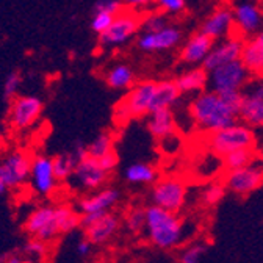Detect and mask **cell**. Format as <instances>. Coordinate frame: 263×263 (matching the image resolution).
Masks as SVG:
<instances>
[{
  "instance_id": "cell-5",
  "label": "cell",
  "mask_w": 263,
  "mask_h": 263,
  "mask_svg": "<svg viewBox=\"0 0 263 263\" xmlns=\"http://www.w3.org/2000/svg\"><path fill=\"white\" fill-rule=\"evenodd\" d=\"M255 132L245 122H235L234 125L216 130L207 135V144L213 154L222 157L232 151L254 147L255 146Z\"/></svg>"
},
{
  "instance_id": "cell-38",
  "label": "cell",
  "mask_w": 263,
  "mask_h": 263,
  "mask_svg": "<svg viewBox=\"0 0 263 263\" xmlns=\"http://www.w3.org/2000/svg\"><path fill=\"white\" fill-rule=\"evenodd\" d=\"M22 83V77L19 72H10L4 82V99H7V101H11V99H14L19 86Z\"/></svg>"
},
{
  "instance_id": "cell-20",
  "label": "cell",
  "mask_w": 263,
  "mask_h": 263,
  "mask_svg": "<svg viewBox=\"0 0 263 263\" xmlns=\"http://www.w3.org/2000/svg\"><path fill=\"white\" fill-rule=\"evenodd\" d=\"M121 199V193L116 188H101L79 201L80 213H92V212H110Z\"/></svg>"
},
{
  "instance_id": "cell-37",
  "label": "cell",
  "mask_w": 263,
  "mask_h": 263,
  "mask_svg": "<svg viewBox=\"0 0 263 263\" xmlns=\"http://www.w3.org/2000/svg\"><path fill=\"white\" fill-rule=\"evenodd\" d=\"M205 252H207L205 245H201V243L193 245V246L186 248V249L182 252V255H180V263H199Z\"/></svg>"
},
{
  "instance_id": "cell-24",
  "label": "cell",
  "mask_w": 263,
  "mask_h": 263,
  "mask_svg": "<svg viewBox=\"0 0 263 263\" xmlns=\"http://www.w3.org/2000/svg\"><path fill=\"white\" fill-rule=\"evenodd\" d=\"M174 80L182 94H199L209 86V71L204 66H191Z\"/></svg>"
},
{
  "instance_id": "cell-14",
  "label": "cell",
  "mask_w": 263,
  "mask_h": 263,
  "mask_svg": "<svg viewBox=\"0 0 263 263\" xmlns=\"http://www.w3.org/2000/svg\"><path fill=\"white\" fill-rule=\"evenodd\" d=\"M43 101L36 96H19L10 107V124L16 130H25L35 124L43 113Z\"/></svg>"
},
{
  "instance_id": "cell-45",
  "label": "cell",
  "mask_w": 263,
  "mask_h": 263,
  "mask_svg": "<svg viewBox=\"0 0 263 263\" xmlns=\"http://www.w3.org/2000/svg\"><path fill=\"white\" fill-rule=\"evenodd\" d=\"M10 257V254H4V255H0V263H5V260Z\"/></svg>"
},
{
  "instance_id": "cell-18",
  "label": "cell",
  "mask_w": 263,
  "mask_h": 263,
  "mask_svg": "<svg viewBox=\"0 0 263 263\" xmlns=\"http://www.w3.org/2000/svg\"><path fill=\"white\" fill-rule=\"evenodd\" d=\"M31 186L38 194L49 196L57 185V177L53 171V158L47 155H36L31 160V171H30Z\"/></svg>"
},
{
  "instance_id": "cell-39",
  "label": "cell",
  "mask_w": 263,
  "mask_h": 263,
  "mask_svg": "<svg viewBox=\"0 0 263 263\" xmlns=\"http://www.w3.org/2000/svg\"><path fill=\"white\" fill-rule=\"evenodd\" d=\"M47 252V246H46V241L33 237L31 240H28L25 245H24V254L27 255H31V257H43L44 254Z\"/></svg>"
},
{
  "instance_id": "cell-44",
  "label": "cell",
  "mask_w": 263,
  "mask_h": 263,
  "mask_svg": "<svg viewBox=\"0 0 263 263\" xmlns=\"http://www.w3.org/2000/svg\"><path fill=\"white\" fill-rule=\"evenodd\" d=\"M7 190H8V185H7V182H5V179H4L2 170H0V196H2Z\"/></svg>"
},
{
  "instance_id": "cell-31",
  "label": "cell",
  "mask_w": 263,
  "mask_h": 263,
  "mask_svg": "<svg viewBox=\"0 0 263 263\" xmlns=\"http://www.w3.org/2000/svg\"><path fill=\"white\" fill-rule=\"evenodd\" d=\"M226 185L219 183V182H213L210 185H207L202 193H201V202L205 207H215L218 205L226 196Z\"/></svg>"
},
{
  "instance_id": "cell-22",
  "label": "cell",
  "mask_w": 263,
  "mask_h": 263,
  "mask_svg": "<svg viewBox=\"0 0 263 263\" xmlns=\"http://www.w3.org/2000/svg\"><path fill=\"white\" fill-rule=\"evenodd\" d=\"M146 127L155 140H166L177 132V121L171 108H161L147 115Z\"/></svg>"
},
{
  "instance_id": "cell-41",
  "label": "cell",
  "mask_w": 263,
  "mask_h": 263,
  "mask_svg": "<svg viewBox=\"0 0 263 263\" xmlns=\"http://www.w3.org/2000/svg\"><path fill=\"white\" fill-rule=\"evenodd\" d=\"M97 160H99V163H101V166H102L108 174H110L111 171H115V170H116L118 161H119L118 154H116L115 151L108 152L107 155H104V157H101V158H97Z\"/></svg>"
},
{
  "instance_id": "cell-40",
  "label": "cell",
  "mask_w": 263,
  "mask_h": 263,
  "mask_svg": "<svg viewBox=\"0 0 263 263\" xmlns=\"http://www.w3.org/2000/svg\"><path fill=\"white\" fill-rule=\"evenodd\" d=\"M124 8L134 10L138 13H146L155 7V0H121Z\"/></svg>"
},
{
  "instance_id": "cell-4",
  "label": "cell",
  "mask_w": 263,
  "mask_h": 263,
  "mask_svg": "<svg viewBox=\"0 0 263 263\" xmlns=\"http://www.w3.org/2000/svg\"><path fill=\"white\" fill-rule=\"evenodd\" d=\"M143 24V13L124 8L116 14L113 24L99 35V46L104 49H119L134 40Z\"/></svg>"
},
{
  "instance_id": "cell-21",
  "label": "cell",
  "mask_w": 263,
  "mask_h": 263,
  "mask_svg": "<svg viewBox=\"0 0 263 263\" xmlns=\"http://www.w3.org/2000/svg\"><path fill=\"white\" fill-rule=\"evenodd\" d=\"M241 61L254 77H263V28L245 40Z\"/></svg>"
},
{
  "instance_id": "cell-33",
  "label": "cell",
  "mask_w": 263,
  "mask_h": 263,
  "mask_svg": "<svg viewBox=\"0 0 263 263\" xmlns=\"http://www.w3.org/2000/svg\"><path fill=\"white\" fill-rule=\"evenodd\" d=\"M125 226L130 232L140 234L146 229V209H132L125 216Z\"/></svg>"
},
{
  "instance_id": "cell-9",
  "label": "cell",
  "mask_w": 263,
  "mask_h": 263,
  "mask_svg": "<svg viewBox=\"0 0 263 263\" xmlns=\"http://www.w3.org/2000/svg\"><path fill=\"white\" fill-rule=\"evenodd\" d=\"M183 40L182 30L174 25L168 24L161 30L157 31H143L137 36V46L144 53H160L176 49Z\"/></svg>"
},
{
  "instance_id": "cell-17",
  "label": "cell",
  "mask_w": 263,
  "mask_h": 263,
  "mask_svg": "<svg viewBox=\"0 0 263 263\" xmlns=\"http://www.w3.org/2000/svg\"><path fill=\"white\" fill-rule=\"evenodd\" d=\"M201 31L205 33L207 36H210L213 41H219L235 33V19H234L232 7L221 5L216 10H213L204 19L201 25Z\"/></svg>"
},
{
  "instance_id": "cell-7",
  "label": "cell",
  "mask_w": 263,
  "mask_h": 263,
  "mask_svg": "<svg viewBox=\"0 0 263 263\" xmlns=\"http://www.w3.org/2000/svg\"><path fill=\"white\" fill-rule=\"evenodd\" d=\"M251 72L241 60L230 61L227 64L218 66L209 72V85L213 91H232V89H245V86L251 82Z\"/></svg>"
},
{
  "instance_id": "cell-43",
  "label": "cell",
  "mask_w": 263,
  "mask_h": 263,
  "mask_svg": "<svg viewBox=\"0 0 263 263\" xmlns=\"http://www.w3.org/2000/svg\"><path fill=\"white\" fill-rule=\"evenodd\" d=\"M5 263H25V261H24V258H22L21 255H17V254H11V252H10V257L5 260Z\"/></svg>"
},
{
  "instance_id": "cell-25",
  "label": "cell",
  "mask_w": 263,
  "mask_h": 263,
  "mask_svg": "<svg viewBox=\"0 0 263 263\" xmlns=\"http://www.w3.org/2000/svg\"><path fill=\"white\" fill-rule=\"evenodd\" d=\"M104 80L108 88H111L115 91H125L137 83V74L130 64L116 63L105 71Z\"/></svg>"
},
{
  "instance_id": "cell-34",
  "label": "cell",
  "mask_w": 263,
  "mask_h": 263,
  "mask_svg": "<svg viewBox=\"0 0 263 263\" xmlns=\"http://www.w3.org/2000/svg\"><path fill=\"white\" fill-rule=\"evenodd\" d=\"M155 8L168 16H179L186 10V0H155Z\"/></svg>"
},
{
  "instance_id": "cell-3",
  "label": "cell",
  "mask_w": 263,
  "mask_h": 263,
  "mask_svg": "<svg viewBox=\"0 0 263 263\" xmlns=\"http://www.w3.org/2000/svg\"><path fill=\"white\" fill-rule=\"evenodd\" d=\"M155 80H140L128 89L125 97L115 108V119L119 124H125L130 119L143 118L151 113L152 99L155 94Z\"/></svg>"
},
{
  "instance_id": "cell-8",
  "label": "cell",
  "mask_w": 263,
  "mask_h": 263,
  "mask_svg": "<svg viewBox=\"0 0 263 263\" xmlns=\"http://www.w3.org/2000/svg\"><path fill=\"white\" fill-rule=\"evenodd\" d=\"M25 232L31 237H36L43 241H49L61 234L60 226V215L58 207L43 205L36 210H33L31 215L27 218Z\"/></svg>"
},
{
  "instance_id": "cell-30",
  "label": "cell",
  "mask_w": 263,
  "mask_h": 263,
  "mask_svg": "<svg viewBox=\"0 0 263 263\" xmlns=\"http://www.w3.org/2000/svg\"><path fill=\"white\" fill-rule=\"evenodd\" d=\"M113 146H115V141L110 134H99L88 144V155L92 158H101V157L107 155L108 152L115 151Z\"/></svg>"
},
{
  "instance_id": "cell-32",
  "label": "cell",
  "mask_w": 263,
  "mask_h": 263,
  "mask_svg": "<svg viewBox=\"0 0 263 263\" xmlns=\"http://www.w3.org/2000/svg\"><path fill=\"white\" fill-rule=\"evenodd\" d=\"M168 24H170L168 14H164L155 8V10H149V11L143 13L141 30L143 31H157V30H161L163 27H166Z\"/></svg>"
},
{
  "instance_id": "cell-42",
  "label": "cell",
  "mask_w": 263,
  "mask_h": 263,
  "mask_svg": "<svg viewBox=\"0 0 263 263\" xmlns=\"http://www.w3.org/2000/svg\"><path fill=\"white\" fill-rule=\"evenodd\" d=\"M91 246H92V243H91L88 238L80 240V241L77 243V254L82 255V257H86V255L91 252Z\"/></svg>"
},
{
  "instance_id": "cell-2",
  "label": "cell",
  "mask_w": 263,
  "mask_h": 263,
  "mask_svg": "<svg viewBox=\"0 0 263 263\" xmlns=\"http://www.w3.org/2000/svg\"><path fill=\"white\" fill-rule=\"evenodd\" d=\"M146 232L152 245L171 249L182 241L183 226L177 213L152 204L146 209Z\"/></svg>"
},
{
  "instance_id": "cell-28",
  "label": "cell",
  "mask_w": 263,
  "mask_h": 263,
  "mask_svg": "<svg viewBox=\"0 0 263 263\" xmlns=\"http://www.w3.org/2000/svg\"><path fill=\"white\" fill-rule=\"evenodd\" d=\"M221 158H222L224 170L234 171V170L243 168V166H246V164L252 163L255 160V151H254V147L237 149V151H232V152L222 155Z\"/></svg>"
},
{
  "instance_id": "cell-36",
  "label": "cell",
  "mask_w": 263,
  "mask_h": 263,
  "mask_svg": "<svg viewBox=\"0 0 263 263\" xmlns=\"http://www.w3.org/2000/svg\"><path fill=\"white\" fill-rule=\"evenodd\" d=\"M124 10L121 0H96L92 5V13H110L118 14Z\"/></svg>"
},
{
  "instance_id": "cell-11",
  "label": "cell",
  "mask_w": 263,
  "mask_h": 263,
  "mask_svg": "<svg viewBox=\"0 0 263 263\" xmlns=\"http://www.w3.org/2000/svg\"><path fill=\"white\" fill-rule=\"evenodd\" d=\"M224 185L235 194L248 196L263 185V163L252 161L234 171H227Z\"/></svg>"
},
{
  "instance_id": "cell-35",
  "label": "cell",
  "mask_w": 263,
  "mask_h": 263,
  "mask_svg": "<svg viewBox=\"0 0 263 263\" xmlns=\"http://www.w3.org/2000/svg\"><path fill=\"white\" fill-rule=\"evenodd\" d=\"M115 17L116 16L110 14V13H92L91 21H89V27H91V30L96 33V35L99 36L101 33L108 30V27L113 24Z\"/></svg>"
},
{
  "instance_id": "cell-19",
  "label": "cell",
  "mask_w": 263,
  "mask_h": 263,
  "mask_svg": "<svg viewBox=\"0 0 263 263\" xmlns=\"http://www.w3.org/2000/svg\"><path fill=\"white\" fill-rule=\"evenodd\" d=\"M213 46H215V41L199 30L182 44L179 58L183 64L202 66V63L205 61V58L210 53Z\"/></svg>"
},
{
  "instance_id": "cell-16",
  "label": "cell",
  "mask_w": 263,
  "mask_h": 263,
  "mask_svg": "<svg viewBox=\"0 0 263 263\" xmlns=\"http://www.w3.org/2000/svg\"><path fill=\"white\" fill-rule=\"evenodd\" d=\"M31 157L21 151H11L2 161H0V170H2L4 179L8 188H16L22 185L27 179H30L31 171Z\"/></svg>"
},
{
  "instance_id": "cell-1",
  "label": "cell",
  "mask_w": 263,
  "mask_h": 263,
  "mask_svg": "<svg viewBox=\"0 0 263 263\" xmlns=\"http://www.w3.org/2000/svg\"><path fill=\"white\" fill-rule=\"evenodd\" d=\"M188 111L194 127L207 135L240 121L238 111H235L224 101L222 96L213 89L196 94L190 102Z\"/></svg>"
},
{
  "instance_id": "cell-10",
  "label": "cell",
  "mask_w": 263,
  "mask_h": 263,
  "mask_svg": "<svg viewBox=\"0 0 263 263\" xmlns=\"http://www.w3.org/2000/svg\"><path fill=\"white\" fill-rule=\"evenodd\" d=\"M238 118L252 128H263V77L245 86Z\"/></svg>"
},
{
  "instance_id": "cell-13",
  "label": "cell",
  "mask_w": 263,
  "mask_h": 263,
  "mask_svg": "<svg viewBox=\"0 0 263 263\" xmlns=\"http://www.w3.org/2000/svg\"><path fill=\"white\" fill-rule=\"evenodd\" d=\"M108 179V173L101 166L97 158L86 157L77 163L71 176L72 185L80 191H96L101 190Z\"/></svg>"
},
{
  "instance_id": "cell-26",
  "label": "cell",
  "mask_w": 263,
  "mask_h": 263,
  "mask_svg": "<svg viewBox=\"0 0 263 263\" xmlns=\"http://www.w3.org/2000/svg\"><path fill=\"white\" fill-rule=\"evenodd\" d=\"M182 92L176 83V80L173 79H164L157 82V88H155V94L152 99V107L151 111L155 110H161V108H173L180 99Z\"/></svg>"
},
{
  "instance_id": "cell-27",
  "label": "cell",
  "mask_w": 263,
  "mask_h": 263,
  "mask_svg": "<svg viewBox=\"0 0 263 263\" xmlns=\"http://www.w3.org/2000/svg\"><path fill=\"white\" fill-rule=\"evenodd\" d=\"M124 179L134 185H151L157 180V170L151 163L135 161L125 168Z\"/></svg>"
},
{
  "instance_id": "cell-29",
  "label": "cell",
  "mask_w": 263,
  "mask_h": 263,
  "mask_svg": "<svg viewBox=\"0 0 263 263\" xmlns=\"http://www.w3.org/2000/svg\"><path fill=\"white\" fill-rule=\"evenodd\" d=\"M77 163H79V160L72 152H64V154L53 157V171H55L57 180L60 182V180L71 179Z\"/></svg>"
},
{
  "instance_id": "cell-15",
  "label": "cell",
  "mask_w": 263,
  "mask_h": 263,
  "mask_svg": "<svg viewBox=\"0 0 263 263\" xmlns=\"http://www.w3.org/2000/svg\"><path fill=\"white\" fill-rule=\"evenodd\" d=\"M243 44H245V38L238 33H232L227 38L219 40L210 50V53L207 55L205 61L202 63L204 68L210 72L218 66L227 64L230 61L235 60H241V52H243Z\"/></svg>"
},
{
  "instance_id": "cell-6",
  "label": "cell",
  "mask_w": 263,
  "mask_h": 263,
  "mask_svg": "<svg viewBox=\"0 0 263 263\" xmlns=\"http://www.w3.org/2000/svg\"><path fill=\"white\" fill-rule=\"evenodd\" d=\"M186 193L188 190L182 179L174 176H166L155 180L151 190V201L154 205L179 213L185 207Z\"/></svg>"
},
{
  "instance_id": "cell-23",
  "label": "cell",
  "mask_w": 263,
  "mask_h": 263,
  "mask_svg": "<svg viewBox=\"0 0 263 263\" xmlns=\"http://www.w3.org/2000/svg\"><path fill=\"white\" fill-rule=\"evenodd\" d=\"M121 227V219L111 212H105L94 224L85 229V235L92 245H102L113 238Z\"/></svg>"
},
{
  "instance_id": "cell-12",
  "label": "cell",
  "mask_w": 263,
  "mask_h": 263,
  "mask_svg": "<svg viewBox=\"0 0 263 263\" xmlns=\"http://www.w3.org/2000/svg\"><path fill=\"white\" fill-rule=\"evenodd\" d=\"M235 31L245 40L263 28V10L255 0H235L232 5Z\"/></svg>"
}]
</instances>
